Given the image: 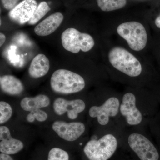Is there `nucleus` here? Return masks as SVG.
Returning a JSON list of instances; mask_svg holds the SVG:
<instances>
[{
	"mask_svg": "<svg viewBox=\"0 0 160 160\" xmlns=\"http://www.w3.org/2000/svg\"><path fill=\"white\" fill-rule=\"evenodd\" d=\"M85 85V80L81 75L67 69L56 70L50 79L52 90L61 94L79 92L84 89Z\"/></svg>",
	"mask_w": 160,
	"mask_h": 160,
	"instance_id": "f257e3e1",
	"label": "nucleus"
},
{
	"mask_svg": "<svg viewBox=\"0 0 160 160\" xmlns=\"http://www.w3.org/2000/svg\"><path fill=\"white\" fill-rule=\"evenodd\" d=\"M108 57L115 69L129 77H136L142 73V69L139 61L125 49L119 47L112 48Z\"/></svg>",
	"mask_w": 160,
	"mask_h": 160,
	"instance_id": "f03ea898",
	"label": "nucleus"
},
{
	"mask_svg": "<svg viewBox=\"0 0 160 160\" xmlns=\"http://www.w3.org/2000/svg\"><path fill=\"white\" fill-rule=\"evenodd\" d=\"M118 146V141L113 135L107 134L98 140L88 142L84 152L89 160H108L114 154Z\"/></svg>",
	"mask_w": 160,
	"mask_h": 160,
	"instance_id": "7ed1b4c3",
	"label": "nucleus"
},
{
	"mask_svg": "<svg viewBox=\"0 0 160 160\" xmlns=\"http://www.w3.org/2000/svg\"><path fill=\"white\" fill-rule=\"evenodd\" d=\"M117 31L132 50L141 51L146 47L148 39L147 32L141 23L137 22L123 23L118 26Z\"/></svg>",
	"mask_w": 160,
	"mask_h": 160,
	"instance_id": "20e7f679",
	"label": "nucleus"
},
{
	"mask_svg": "<svg viewBox=\"0 0 160 160\" xmlns=\"http://www.w3.org/2000/svg\"><path fill=\"white\" fill-rule=\"evenodd\" d=\"M61 39L63 48L73 53H77L80 50L87 52L95 45L94 40L91 35L81 32L75 28L65 30L62 33Z\"/></svg>",
	"mask_w": 160,
	"mask_h": 160,
	"instance_id": "39448f33",
	"label": "nucleus"
},
{
	"mask_svg": "<svg viewBox=\"0 0 160 160\" xmlns=\"http://www.w3.org/2000/svg\"><path fill=\"white\" fill-rule=\"evenodd\" d=\"M129 147L141 160H158L159 155L154 145L145 136L131 133L128 139Z\"/></svg>",
	"mask_w": 160,
	"mask_h": 160,
	"instance_id": "423d86ee",
	"label": "nucleus"
},
{
	"mask_svg": "<svg viewBox=\"0 0 160 160\" xmlns=\"http://www.w3.org/2000/svg\"><path fill=\"white\" fill-rule=\"evenodd\" d=\"M120 104L118 98H109L102 106L91 107L89 110V116L91 118H97L100 125L105 126L109 123V118L117 115Z\"/></svg>",
	"mask_w": 160,
	"mask_h": 160,
	"instance_id": "0eeeda50",
	"label": "nucleus"
},
{
	"mask_svg": "<svg viewBox=\"0 0 160 160\" xmlns=\"http://www.w3.org/2000/svg\"><path fill=\"white\" fill-rule=\"evenodd\" d=\"M120 111L130 126H137L142 121V112L136 106V98L132 92H127L123 96L120 104Z\"/></svg>",
	"mask_w": 160,
	"mask_h": 160,
	"instance_id": "6e6552de",
	"label": "nucleus"
},
{
	"mask_svg": "<svg viewBox=\"0 0 160 160\" xmlns=\"http://www.w3.org/2000/svg\"><path fill=\"white\" fill-rule=\"evenodd\" d=\"M52 129L63 139L73 142L83 134L86 127L81 122L67 123L64 121H57L52 124Z\"/></svg>",
	"mask_w": 160,
	"mask_h": 160,
	"instance_id": "1a4fd4ad",
	"label": "nucleus"
},
{
	"mask_svg": "<svg viewBox=\"0 0 160 160\" xmlns=\"http://www.w3.org/2000/svg\"><path fill=\"white\" fill-rule=\"evenodd\" d=\"M85 102L81 99L68 101L62 98H58L54 101L53 108L57 114L62 115L66 112L70 119L74 120L78 118L79 113L86 109Z\"/></svg>",
	"mask_w": 160,
	"mask_h": 160,
	"instance_id": "9d476101",
	"label": "nucleus"
},
{
	"mask_svg": "<svg viewBox=\"0 0 160 160\" xmlns=\"http://www.w3.org/2000/svg\"><path fill=\"white\" fill-rule=\"evenodd\" d=\"M36 0H23L10 10L9 18L15 23L23 25L28 22L37 8Z\"/></svg>",
	"mask_w": 160,
	"mask_h": 160,
	"instance_id": "9b49d317",
	"label": "nucleus"
},
{
	"mask_svg": "<svg viewBox=\"0 0 160 160\" xmlns=\"http://www.w3.org/2000/svg\"><path fill=\"white\" fill-rule=\"evenodd\" d=\"M0 152L7 154H14L24 148L22 141L12 137L10 130L5 126L0 127Z\"/></svg>",
	"mask_w": 160,
	"mask_h": 160,
	"instance_id": "f8f14e48",
	"label": "nucleus"
},
{
	"mask_svg": "<svg viewBox=\"0 0 160 160\" xmlns=\"http://www.w3.org/2000/svg\"><path fill=\"white\" fill-rule=\"evenodd\" d=\"M64 16L62 13L56 12L49 16L35 27V33L39 36L45 37L54 32L62 22Z\"/></svg>",
	"mask_w": 160,
	"mask_h": 160,
	"instance_id": "ddd939ff",
	"label": "nucleus"
},
{
	"mask_svg": "<svg viewBox=\"0 0 160 160\" xmlns=\"http://www.w3.org/2000/svg\"><path fill=\"white\" fill-rule=\"evenodd\" d=\"M50 62L45 55L40 53L32 61L29 69V73L31 77L38 78L46 75L49 71Z\"/></svg>",
	"mask_w": 160,
	"mask_h": 160,
	"instance_id": "4468645a",
	"label": "nucleus"
},
{
	"mask_svg": "<svg viewBox=\"0 0 160 160\" xmlns=\"http://www.w3.org/2000/svg\"><path fill=\"white\" fill-rule=\"evenodd\" d=\"M0 86L3 92L11 95L21 94L24 89L21 80L11 75H5L1 77Z\"/></svg>",
	"mask_w": 160,
	"mask_h": 160,
	"instance_id": "2eb2a0df",
	"label": "nucleus"
},
{
	"mask_svg": "<svg viewBox=\"0 0 160 160\" xmlns=\"http://www.w3.org/2000/svg\"><path fill=\"white\" fill-rule=\"evenodd\" d=\"M50 99L46 95L39 94L35 97H26L21 101V107L23 110L31 112L49 106Z\"/></svg>",
	"mask_w": 160,
	"mask_h": 160,
	"instance_id": "dca6fc26",
	"label": "nucleus"
},
{
	"mask_svg": "<svg viewBox=\"0 0 160 160\" xmlns=\"http://www.w3.org/2000/svg\"><path fill=\"white\" fill-rule=\"evenodd\" d=\"M98 6L103 11L109 12L122 9L127 0H97Z\"/></svg>",
	"mask_w": 160,
	"mask_h": 160,
	"instance_id": "f3484780",
	"label": "nucleus"
},
{
	"mask_svg": "<svg viewBox=\"0 0 160 160\" xmlns=\"http://www.w3.org/2000/svg\"><path fill=\"white\" fill-rule=\"evenodd\" d=\"M50 10L51 8L48 6L46 2H42L40 3L36 9L31 19L28 22V24L30 25H34L36 24Z\"/></svg>",
	"mask_w": 160,
	"mask_h": 160,
	"instance_id": "a211bd4d",
	"label": "nucleus"
},
{
	"mask_svg": "<svg viewBox=\"0 0 160 160\" xmlns=\"http://www.w3.org/2000/svg\"><path fill=\"white\" fill-rule=\"evenodd\" d=\"M12 114V108L9 103L3 101L0 102V124H4L9 121Z\"/></svg>",
	"mask_w": 160,
	"mask_h": 160,
	"instance_id": "6ab92c4d",
	"label": "nucleus"
},
{
	"mask_svg": "<svg viewBox=\"0 0 160 160\" xmlns=\"http://www.w3.org/2000/svg\"><path fill=\"white\" fill-rule=\"evenodd\" d=\"M48 160H69V156L65 150L56 147L49 151Z\"/></svg>",
	"mask_w": 160,
	"mask_h": 160,
	"instance_id": "aec40b11",
	"label": "nucleus"
},
{
	"mask_svg": "<svg viewBox=\"0 0 160 160\" xmlns=\"http://www.w3.org/2000/svg\"><path fill=\"white\" fill-rule=\"evenodd\" d=\"M30 112H31L33 115L35 119L37 120L38 122H44V121H46L48 118V115L47 113L40 109Z\"/></svg>",
	"mask_w": 160,
	"mask_h": 160,
	"instance_id": "412c9836",
	"label": "nucleus"
},
{
	"mask_svg": "<svg viewBox=\"0 0 160 160\" xmlns=\"http://www.w3.org/2000/svg\"><path fill=\"white\" fill-rule=\"evenodd\" d=\"M4 8L7 10H11L16 6L19 0H1Z\"/></svg>",
	"mask_w": 160,
	"mask_h": 160,
	"instance_id": "4be33fe9",
	"label": "nucleus"
},
{
	"mask_svg": "<svg viewBox=\"0 0 160 160\" xmlns=\"http://www.w3.org/2000/svg\"><path fill=\"white\" fill-rule=\"evenodd\" d=\"M0 160H13L9 154L2 153L0 154Z\"/></svg>",
	"mask_w": 160,
	"mask_h": 160,
	"instance_id": "5701e85b",
	"label": "nucleus"
},
{
	"mask_svg": "<svg viewBox=\"0 0 160 160\" xmlns=\"http://www.w3.org/2000/svg\"><path fill=\"white\" fill-rule=\"evenodd\" d=\"M6 37L4 33H0V46H3V44L6 42Z\"/></svg>",
	"mask_w": 160,
	"mask_h": 160,
	"instance_id": "b1692460",
	"label": "nucleus"
},
{
	"mask_svg": "<svg viewBox=\"0 0 160 160\" xmlns=\"http://www.w3.org/2000/svg\"><path fill=\"white\" fill-rule=\"evenodd\" d=\"M26 119H27V121H28V122L31 123L34 122L35 118L32 113L31 112H30V113L27 116Z\"/></svg>",
	"mask_w": 160,
	"mask_h": 160,
	"instance_id": "393cba45",
	"label": "nucleus"
},
{
	"mask_svg": "<svg viewBox=\"0 0 160 160\" xmlns=\"http://www.w3.org/2000/svg\"><path fill=\"white\" fill-rule=\"evenodd\" d=\"M155 23L156 26L160 29V15L156 19Z\"/></svg>",
	"mask_w": 160,
	"mask_h": 160,
	"instance_id": "a878e982",
	"label": "nucleus"
}]
</instances>
